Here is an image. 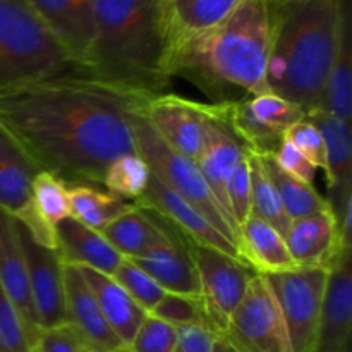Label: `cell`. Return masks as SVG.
Returning a JSON list of instances; mask_svg holds the SVG:
<instances>
[{"label":"cell","mask_w":352,"mask_h":352,"mask_svg":"<svg viewBox=\"0 0 352 352\" xmlns=\"http://www.w3.org/2000/svg\"><path fill=\"white\" fill-rule=\"evenodd\" d=\"M146 98L78 71L0 91V124L38 170L103 188L109 165L136 153L133 116Z\"/></svg>","instance_id":"1"},{"label":"cell","mask_w":352,"mask_h":352,"mask_svg":"<svg viewBox=\"0 0 352 352\" xmlns=\"http://www.w3.org/2000/svg\"><path fill=\"white\" fill-rule=\"evenodd\" d=\"M274 31L268 0H243L226 21L198 34L168 58L170 79L181 78L210 103L236 102L270 93L267 62Z\"/></svg>","instance_id":"2"},{"label":"cell","mask_w":352,"mask_h":352,"mask_svg":"<svg viewBox=\"0 0 352 352\" xmlns=\"http://www.w3.org/2000/svg\"><path fill=\"white\" fill-rule=\"evenodd\" d=\"M85 67L93 78L138 95L170 85L165 0H93Z\"/></svg>","instance_id":"3"},{"label":"cell","mask_w":352,"mask_h":352,"mask_svg":"<svg viewBox=\"0 0 352 352\" xmlns=\"http://www.w3.org/2000/svg\"><path fill=\"white\" fill-rule=\"evenodd\" d=\"M349 21L347 0H294L274 6L267 62L270 93L306 112L323 109L327 79Z\"/></svg>","instance_id":"4"},{"label":"cell","mask_w":352,"mask_h":352,"mask_svg":"<svg viewBox=\"0 0 352 352\" xmlns=\"http://www.w3.org/2000/svg\"><path fill=\"white\" fill-rule=\"evenodd\" d=\"M86 71L26 0H0V91Z\"/></svg>","instance_id":"5"},{"label":"cell","mask_w":352,"mask_h":352,"mask_svg":"<svg viewBox=\"0 0 352 352\" xmlns=\"http://www.w3.org/2000/svg\"><path fill=\"white\" fill-rule=\"evenodd\" d=\"M133 131L136 153L146 162L151 175L191 203L222 236L237 246V227L230 222L220 203L210 191L196 160L164 143L151 129L150 124L141 117L140 107L133 116Z\"/></svg>","instance_id":"6"},{"label":"cell","mask_w":352,"mask_h":352,"mask_svg":"<svg viewBox=\"0 0 352 352\" xmlns=\"http://www.w3.org/2000/svg\"><path fill=\"white\" fill-rule=\"evenodd\" d=\"M329 268L296 267L263 275L287 327L292 352H315Z\"/></svg>","instance_id":"7"},{"label":"cell","mask_w":352,"mask_h":352,"mask_svg":"<svg viewBox=\"0 0 352 352\" xmlns=\"http://www.w3.org/2000/svg\"><path fill=\"white\" fill-rule=\"evenodd\" d=\"M220 337L237 352H292L284 316L263 275L251 277Z\"/></svg>","instance_id":"8"},{"label":"cell","mask_w":352,"mask_h":352,"mask_svg":"<svg viewBox=\"0 0 352 352\" xmlns=\"http://www.w3.org/2000/svg\"><path fill=\"white\" fill-rule=\"evenodd\" d=\"M192 263L199 282V298L205 306L206 318L217 336H223L230 315L243 299L254 272L237 258L198 246L189 241Z\"/></svg>","instance_id":"9"},{"label":"cell","mask_w":352,"mask_h":352,"mask_svg":"<svg viewBox=\"0 0 352 352\" xmlns=\"http://www.w3.org/2000/svg\"><path fill=\"white\" fill-rule=\"evenodd\" d=\"M306 117L322 134L327 150V203L339 222L340 230L351 239L352 229V134L351 124L342 122L325 112L313 109Z\"/></svg>","instance_id":"10"},{"label":"cell","mask_w":352,"mask_h":352,"mask_svg":"<svg viewBox=\"0 0 352 352\" xmlns=\"http://www.w3.org/2000/svg\"><path fill=\"white\" fill-rule=\"evenodd\" d=\"M16 227L26 260L31 301L38 327L40 330H47L65 325L67 315L64 298V263L58 258L57 250L36 243L17 219Z\"/></svg>","instance_id":"11"},{"label":"cell","mask_w":352,"mask_h":352,"mask_svg":"<svg viewBox=\"0 0 352 352\" xmlns=\"http://www.w3.org/2000/svg\"><path fill=\"white\" fill-rule=\"evenodd\" d=\"M140 113L164 143L196 160L205 138V103L179 95H153L140 105Z\"/></svg>","instance_id":"12"},{"label":"cell","mask_w":352,"mask_h":352,"mask_svg":"<svg viewBox=\"0 0 352 352\" xmlns=\"http://www.w3.org/2000/svg\"><path fill=\"white\" fill-rule=\"evenodd\" d=\"M246 146L227 126L220 103H205V138H203V146L196 158V164L210 191L213 192L234 226L236 222L230 215L229 201H227V181L236 165L246 157Z\"/></svg>","instance_id":"13"},{"label":"cell","mask_w":352,"mask_h":352,"mask_svg":"<svg viewBox=\"0 0 352 352\" xmlns=\"http://www.w3.org/2000/svg\"><path fill=\"white\" fill-rule=\"evenodd\" d=\"M64 298L67 325L82 347L93 352H131L103 316L79 267L64 265Z\"/></svg>","instance_id":"14"},{"label":"cell","mask_w":352,"mask_h":352,"mask_svg":"<svg viewBox=\"0 0 352 352\" xmlns=\"http://www.w3.org/2000/svg\"><path fill=\"white\" fill-rule=\"evenodd\" d=\"M352 251L346 250L329 268L315 352H351Z\"/></svg>","instance_id":"15"},{"label":"cell","mask_w":352,"mask_h":352,"mask_svg":"<svg viewBox=\"0 0 352 352\" xmlns=\"http://www.w3.org/2000/svg\"><path fill=\"white\" fill-rule=\"evenodd\" d=\"M284 239L298 267L330 268L351 250V239L344 236L330 208L292 220Z\"/></svg>","instance_id":"16"},{"label":"cell","mask_w":352,"mask_h":352,"mask_svg":"<svg viewBox=\"0 0 352 352\" xmlns=\"http://www.w3.org/2000/svg\"><path fill=\"white\" fill-rule=\"evenodd\" d=\"M136 205L164 217L179 232L184 234L192 244L213 248V250H219L239 260L236 244L230 243L226 236H222L191 203H188L177 192L167 188L155 175L150 177L146 191L138 199Z\"/></svg>","instance_id":"17"},{"label":"cell","mask_w":352,"mask_h":352,"mask_svg":"<svg viewBox=\"0 0 352 352\" xmlns=\"http://www.w3.org/2000/svg\"><path fill=\"white\" fill-rule=\"evenodd\" d=\"M162 227L167 234V241L160 246L153 248L140 258H133V263L143 272H146L155 282L162 285L167 292L175 294L199 296V282L196 267L192 263L189 239L179 232L170 222L160 217Z\"/></svg>","instance_id":"18"},{"label":"cell","mask_w":352,"mask_h":352,"mask_svg":"<svg viewBox=\"0 0 352 352\" xmlns=\"http://www.w3.org/2000/svg\"><path fill=\"white\" fill-rule=\"evenodd\" d=\"M67 217H71L67 184L50 172L40 170L31 182L30 205L16 219L36 243L55 250V229Z\"/></svg>","instance_id":"19"},{"label":"cell","mask_w":352,"mask_h":352,"mask_svg":"<svg viewBox=\"0 0 352 352\" xmlns=\"http://www.w3.org/2000/svg\"><path fill=\"white\" fill-rule=\"evenodd\" d=\"M48 30L85 65L93 36V0H26Z\"/></svg>","instance_id":"20"},{"label":"cell","mask_w":352,"mask_h":352,"mask_svg":"<svg viewBox=\"0 0 352 352\" xmlns=\"http://www.w3.org/2000/svg\"><path fill=\"white\" fill-rule=\"evenodd\" d=\"M0 285L23 316L28 329L38 339L41 330L38 327L33 301H31L26 260L17 236L16 219L2 208H0Z\"/></svg>","instance_id":"21"},{"label":"cell","mask_w":352,"mask_h":352,"mask_svg":"<svg viewBox=\"0 0 352 352\" xmlns=\"http://www.w3.org/2000/svg\"><path fill=\"white\" fill-rule=\"evenodd\" d=\"M55 250L64 265L86 267L105 275H112L124 260L102 232L72 217L62 220L55 229Z\"/></svg>","instance_id":"22"},{"label":"cell","mask_w":352,"mask_h":352,"mask_svg":"<svg viewBox=\"0 0 352 352\" xmlns=\"http://www.w3.org/2000/svg\"><path fill=\"white\" fill-rule=\"evenodd\" d=\"M243 0H165L168 58L198 34L219 26Z\"/></svg>","instance_id":"23"},{"label":"cell","mask_w":352,"mask_h":352,"mask_svg":"<svg viewBox=\"0 0 352 352\" xmlns=\"http://www.w3.org/2000/svg\"><path fill=\"white\" fill-rule=\"evenodd\" d=\"M237 253L246 267L260 275L277 274L298 267L289 253L284 236L254 215L248 217L239 226Z\"/></svg>","instance_id":"24"},{"label":"cell","mask_w":352,"mask_h":352,"mask_svg":"<svg viewBox=\"0 0 352 352\" xmlns=\"http://www.w3.org/2000/svg\"><path fill=\"white\" fill-rule=\"evenodd\" d=\"M38 167L0 124V208L17 217L30 205Z\"/></svg>","instance_id":"25"},{"label":"cell","mask_w":352,"mask_h":352,"mask_svg":"<svg viewBox=\"0 0 352 352\" xmlns=\"http://www.w3.org/2000/svg\"><path fill=\"white\" fill-rule=\"evenodd\" d=\"M79 270L88 287L91 289L107 322L119 336V339L129 347L131 340L134 339L141 322L148 313L110 275L100 274L86 267H79Z\"/></svg>","instance_id":"26"},{"label":"cell","mask_w":352,"mask_h":352,"mask_svg":"<svg viewBox=\"0 0 352 352\" xmlns=\"http://www.w3.org/2000/svg\"><path fill=\"white\" fill-rule=\"evenodd\" d=\"M102 236L124 258H140L167 241L157 213L143 206H134L103 227Z\"/></svg>","instance_id":"27"},{"label":"cell","mask_w":352,"mask_h":352,"mask_svg":"<svg viewBox=\"0 0 352 352\" xmlns=\"http://www.w3.org/2000/svg\"><path fill=\"white\" fill-rule=\"evenodd\" d=\"M69 210L72 219L79 220L93 230H102L112 220L129 212L136 203L119 198L107 189L88 184H67Z\"/></svg>","instance_id":"28"},{"label":"cell","mask_w":352,"mask_h":352,"mask_svg":"<svg viewBox=\"0 0 352 352\" xmlns=\"http://www.w3.org/2000/svg\"><path fill=\"white\" fill-rule=\"evenodd\" d=\"M260 160L261 168L267 174V177L270 179L274 188L277 189L278 196L282 199V205H284L285 212L291 217V220L302 219L306 215H311V213L322 212V210L330 208L327 199L323 196H320V192L316 191L313 186L305 184L301 181H296L294 177L285 174L278 164L275 162V157L272 153H254Z\"/></svg>","instance_id":"29"},{"label":"cell","mask_w":352,"mask_h":352,"mask_svg":"<svg viewBox=\"0 0 352 352\" xmlns=\"http://www.w3.org/2000/svg\"><path fill=\"white\" fill-rule=\"evenodd\" d=\"M323 110L342 122L351 124L352 117V45H351V21L344 30L340 40L339 54L330 69L327 79Z\"/></svg>","instance_id":"30"},{"label":"cell","mask_w":352,"mask_h":352,"mask_svg":"<svg viewBox=\"0 0 352 352\" xmlns=\"http://www.w3.org/2000/svg\"><path fill=\"white\" fill-rule=\"evenodd\" d=\"M248 165H250L251 184V215L270 223L277 232L285 237L291 227V217L285 212L277 189L261 168L260 160L254 153L248 151Z\"/></svg>","instance_id":"31"},{"label":"cell","mask_w":352,"mask_h":352,"mask_svg":"<svg viewBox=\"0 0 352 352\" xmlns=\"http://www.w3.org/2000/svg\"><path fill=\"white\" fill-rule=\"evenodd\" d=\"M151 172L138 153L124 155L109 165L103 175V189L119 198L136 203L144 195Z\"/></svg>","instance_id":"32"},{"label":"cell","mask_w":352,"mask_h":352,"mask_svg":"<svg viewBox=\"0 0 352 352\" xmlns=\"http://www.w3.org/2000/svg\"><path fill=\"white\" fill-rule=\"evenodd\" d=\"M248 103H250V109L254 113V117L267 129L278 134V136H284V131L289 126H292L294 122L302 120L306 117L305 109L289 102V100L274 95V93L250 96Z\"/></svg>","instance_id":"33"},{"label":"cell","mask_w":352,"mask_h":352,"mask_svg":"<svg viewBox=\"0 0 352 352\" xmlns=\"http://www.w3.org/2000/svg\"><path fill=\"white\" fill-rule=\"evenodd\" d=\"M110 277L146 313H150L167 292L146 272H143L136 263H133L129 258H124Z\"/></svg>","instance_id":"34"},{"label":"cell","mask_w":352,"mask_h":352,"mask_svg":"<svg viewBox=\"0 0 352 352\" xmlns=\"http://www.w3.org/2000/svg\"><path fill=\"white\" fill-rule=\"evenodd\" d=\"M150 315L170 323V325H205L212 329L206 318L205 306L199 296L175 294V292H165L164 298L158 301L150 311Z\"/></svg>","instance_id":"35"},{"label":"cell","mask_w":352,"mask_h":352,"mask_svg":"<svg viewBox=\"0 0 352 352\" xmlns=\"http://www.w3.org/2000/svg\"><path fill=\"white\" fill-rule=\"evenodd\" d=\"M36 337L0 285V352H33Z\"/></svg>","instance_id":"36"},{"label":"cell","mask_w":352,"mask_h":352,"mask_svg":"<svg viewBox=\"0 0 352 352\" xmlns=\"http://www.w3.org/2000/svg\"><path fill=\"white\" fill-rule=\"evenodd\" d=\"M177 330L174 325L148 313L136 336L131 340V352H175Z\"/></svg>","instance_id":"37"},{"label":"cell","mask_w":352,"mask_h":352,"mask_svg":"<svg viewBox=\"0 0 352 352\" xmlns=\"http://www.w3.org/2000/svg\"><path fill=\"white\" fill-rule=\"evenodd\" d=\"M284 138L287 143H291L292 146L298 151H301L316 168L327 167V150L325 143L322 140V134L316 129L315 124L305 117L302 120H298L292 126H289L284 131Z\"/></svg>","instance_id":"38"},{"label":"cell","mask_w":352,"mask_h":352,"mask_svg":"<svg viewBox=\"0 0 352 352\" xmlns=\"http://www.w3.org/2000/svg\"><path fill=\"white\" fill-rule=\"evenodd\" d=\"M227 201H229L230 215L239 226L251 215V184H250V165H248V153L230 174L227 181Z\"/></svg>","instance_id":"39"},{"label":"cell","mask_w":352,"mask_h":352,"mask_svg":"<svg viewBox=\"0 0 352 352\" xmlns=\"http://www.w3.org/2000/svg\"><path fill=\"white\" fill-rule=\"evenodd\" d=\"M275 162L278 164V167L285 172L287 175L294 177L296 181H301L305 184L313 186L316 177V170L318 168L301 153V151L296 150L291 143L287 141H282V144L278 146V150L275 151Z\"/></svg>","instance_id":"40"},{"label":"cell","mask_w":352,"mask_h":352,"mask_svg":"<svg viewBox=\"0 0 352 352\" xmlns=\"http://www.w3.org/2000/svg\"><path fill=\"white\" fill-rule=\"evenodd\" d=\"M81 342L74 330L65 325L41 330L34 344L33 352H79Z\"/></svg>","instance_id":"41"},{"label":"cell","mask_w":352,"mask_h":352,"mask_svg":"<svg viewBox=\"0 0 352 352\" xmlns=\"http://www.w3.org/2000/svg\"><path fill=\"white\" fill-rule=\"evenodd\" d=\"M177 352H213L217 333L205 325H179Z\"/></svg>","instance_id":"42"},{"label":"cell","mask_w":352,"mask_h":352,"mask_svg":"<svg viewBox=\"0 0 352 352\" xmlns=\"http://www.w3.org/2000/svg\"><path fill=\"white\" fill-rule=\"evenodd\" d=\"M213 352H237V351L234 349V347L230 346L223 337H217L215 346H213Z\"/></svg>","instance_id":"43"},{"label":"cell","mask_w":352,"mask_h":352,"mask_svg":"<svg viewBox=\"0 0 352 352\" xmlns=\"http://www.w3.org/2000/svg\"><path fill=\"white\" fill-rule=\"evenodd\" d=\"M272 6H282V3H287V2H294V0H268Z\"/></svg>","instance_id":"44"},{"label":"cell","mask_w":352,"mask_h":352,"mask_svg":"<svg viewBox=\"0 0 352 352\" xmlns=\"http://www.w3.org/2000/svg\"><path fill=\"white\" fill-rule=\"evenodd\" d=\"M79 352H93V351H89V349H86V347H82V346H81V351H79Z\"/></svg>","instance_id":"45"},{"label":"cell","mask_w":352,"mask_h":352,"mask_svg":"<svg viewBox=\"0 0 352 352\" xmlns=\"http://www.w3.org/2000/svg\"><path fill=\"white\" fill-rule=\"evenodd\" d=\"M175 352H177V351H175Z\"/></svg>","instance_id":"46"}]
</instances>
